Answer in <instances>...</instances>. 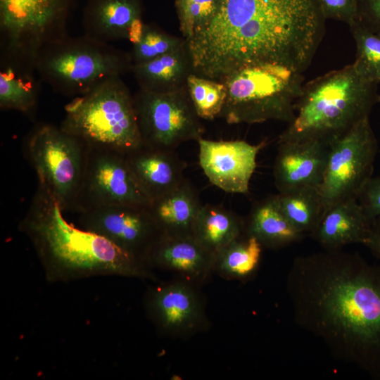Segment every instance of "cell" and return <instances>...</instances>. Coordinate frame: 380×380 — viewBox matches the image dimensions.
<instances>
[{
    "label": "cell",
    "mask_w": 380,
    "mask_h": 380,
    "mask_svg": "<svg viewBox=\"0 0 380 380\" xmlns=\"http://www.w3.org/2000/svg\"><path fill=\"white\" fill-rule=\"evenodd\" d=\"M372 225L357 199L351 198L326 210L311 235L324 249L338 250L353 243L364 245Z\"/></svg>",
    "instance_id": "cell-19"
},
{
    "label": "cell",
    "mask_w": 380,
    "mask_h": 380,
    "mask_svg": "<svg viewBox=\"0 0 380 380\" xmlns=\"http://www.w3.org/2000/svg\"><path fill=\"white\" fill-rule=\"evenodd\" d=\"M131 71L141 89L167 91L186 86L187 78L193 73L186 42L175 51L132 65Z\"/></svg>",
    "instance_id": "cell-23"
},
{
    "label": "cell",
    "mask_w": 380,
    "mask_h": 380,
    "mask_svg": "<svg viewBox=\"0 0 380 380\" xmlns=\"http://www.w3.org/2000/svg\"><path fill=\"white\" fill-rule=\"evenodd\" d=\"M79 215L82 228L106 238L146 263L147 255L162 236L148 205H104Z\"/></svg>",
    "instance_id": "cell-13"
},
{
    "label": "cell",
    "mask_w": 380,
    "mask_h": 380,
    "mask_svg": "<svg viewBox=\"0 0 380 380\" xmlns=\"http://www.w3.org/2000/svg\"><path fill=\"white\" fill-rule=\"evenodd\" d=\"M302 73L277 63L242 68L222 82L227 96L219 117L228 124L290 122L303 88Z\"/></svg>",
    "instance_id": "cell-7"
},
{
    "label": "cell",
    "mask_w": 380,
    "mask_h": 380,
    "mask_svg": "<svg viewBox=\"0 0 380 380\" xmlns=\"http://www.w3.org/2000/svg\"><path fill=\"white\" fill-rule=\"evenodd\" d=\"M142 144L175 150L182 143L202 138L204 127L187 85L167 91L139 89L133 95Z\"/></svg>",
    "instance_id": "cell-9"
},
{
    "label": "cell",
    "mask_w": 380,
    "mask_h": 380,
    "mask_svg": "<svg viewBox=\"0 0 380 380\" xmlns=\"http://www.w3.org/2000/svg\"><path fill=\"white\" fill-rule=\"evenodd\" d=\"M148 314L162 329L171 332L189 331L201 317L199 299L194 290L182 283L158 286L148 294Z\"/></svg>",
    "instance_id": "cell-18"
},
{
    "label": "cell",
    "mask_w": 380,
    "mask_h": 380,
    "mask_svg": "<svg viewBox=\"0 0 380 380\" xmlns=\"http://www.w3.org/2000/svg\"><path fill=\"white\" fill-rule=\"evenodd\" d=\"M196 186L187 178L175 189L151 201L150 213L162 235L192 236L202 206Z\"/></svg>",
    "instance_id": "cell-22"
},
{
    "label": "cell",
    "mask_w": 380,
    "mask_h": 380,
    "mask_svg": "<svg viewBox=\"0 0 380 380\" xmlns=\"http://www.w3.org/2000/svg\"><path fill=\"white\" fill-rule=\"evenodd\" d=\"M243 224L233 212L220 205H202L196 218L192 236L215 254L242 234Z\"/></svg>",
    "instance_id": "cell-25"
},
{
    "label": "cell",
    "mask_w": 380,
    "mask_h": 380,
    "mask_svg": "<svg viewBox=\"0 0 380 380\" xmlns=\"http://www.w3.org/2000/svg\"><path fill=\"white\" fill-rule=\"evenodd\" d=\"M356 45V70L366 79L380 83V33L375 32L357 19L349 25Z\"/></svg>",
    "instance_id": "cell-29"
},
{
    "label": "cell",
    "mask_w": 380,
    "mask_h": 380,
    "mask_svg": "<svg viewBox=\"0 0 380 380\" xmlns=\"http://www.w3.org/2000/svg\"><path fill=\"white\" fill-rule=\"evenodd\" d=\"M60 126L89 146L127 154L142 144L133 95L121 77L75 97Z\"/></svg>",
    "instance_id": "cell-6"
},
{
    "label": "cell",
    "mask_w": 380,
    "mask_h": 380,
    "mask_svg": "<svg viewBox=\"0 0 380 380\" xmlns=\"http://www.w3.org/2000/svg\"><path fill=\"white\" fill-rule=\"evenodd\" d=\"M61 206L37 186L19 229L30 241L47 281L115 275L150 278L149 266L106 238L69 223Z\"/></svg>",
    "instance_id": "cell-3"
},
{
    "label": "cell",
    "mask_w": 380,
    "mask_h": 380,
    "mask_svg": "<svg viewBox=\"0 0 380 380\" xmlns=\"http://www.w3.org/2000/svg\"><path fill=\"white\" fill-rule=\"evenodd\" d=\"M379 85L360 75L353 63L308 82L278 144L308 139L331 144L369 118L380 101Z\"/></svg>",
    "instance_id": "cell-4"
},
{
    "label": "cell",
    "mask_w": 380,
    "mask_h": 380,
    "mask_svg": "<svg viewBox=\"0 0 380 380\" xmlns=\"http://www.w3.org/2000/svg\"><path fill=\"white\" fill-rule=\"evenodd\" d=\"M283 214L303 235L312 234L323 214L319 186H305L274 195Z\"/></svg>",
    "instance_id": "cell-26"
},
{
    "label": "cell",
    "mask_w": 380,
    "mask_h": 380,
    "mask_svg": "<svg viewBox=\"0 0 380 380\" xmlns=\"http://www.w3.org/2000/svg\"><path fill=\"white\" fill-rule=\"evenodd\" d=\"M317 0H217L186 40L194 74L222 81L246 66L277 63L303 73L324 33Z\"/></svg>",
    "instance_id": "cell-2"
},
{
    "label": "cell",
    "mask_w": 380,
    "mask_h": 380,
    "mask_svg": "<svg viewBox=\"0 0 380 380\" xmlns=\"http://www.w3.org/2000/svg\"><path fill=\"white\" fill-rule=\"evenodd\" d=\"M331 144L308 139L279 144L274 167L279 193L305 186H319Z\"/></svg>",
    "instance_id": "cell-15"
},
{
    "label": "cell",
    "mask_w": 380,
    "mask_h": 380,
    "mask_svg": "<svg viewBox=\"0 0 380 380\" xmlns=\"http://www.w3.org/2000/svg\"><path fill=\"white\" fill-rule=\"evenodd\" d=\"M364 246L380 260V218L372 221L370 234Z\"/></svg>",
    "instance_id": "cell-34"
},
{
    "label": "cell",
    "mask_w": 380,
    "mask_h": 380,
    "mask_svg": "<svg viewBox=\"0 0 380 380\" xmlns=\"http://www.w3.org/2000/svg\"><path fill=\"white\" fill-rule=\"evenodd\" d=\"M324 19L352 24L357 18L358 0H317Z\"/></svg>",
    "instance_id": "cell-31"
},
{
    "label": "cell",
    "mask_w": 380,
    "mask_h": 380,
    "mask_svg": "<svg viewBox=\"0 0 380 380\" xmlns=\"http://www.w3.org/2000/svg\"><path fill=\"white\" fill-rule=\"evenodd\" d=\"M286 291L298 326L336 359L380 380V265L341 249L299 256Z\"/></svg>",
    "instance_id": "cell-1"
},
{
    "label": "cell",
    "mask_w": 380,
    "mask_h": 380,
    "mask_svg": "<svg viewBox=\"0 0 380 380\" xmlns=\"http://www.w3.org/2000/svg\"><path fill=\"white\" fill-rule=\"evenodd\" d=\"M0 70V108L30 115L37 108L42 81L34 59L3 52Z\"/></svg>",
    "instance_id": "cell-20"
},
{
    "label": "cell",
    "mask_w": 380,
    "mask_h": 380,
    "mask_svg": "<svg viewBox=\"0 0 380 380\" xmlns=\"http://www.w3.org/2000/svg\"><path fill=\"white\" fill-rule=\"evenodd\" d=\"M241 235L215 254L214 267L233 278L251 275L258 267L262 253V246L255 236Z\"/></svg>",
    "instance_id": "cell-27"
},
{
    "label": "cell",
    "mask_w": 380,
    "mask_h": 380,
    "mask_svg": "<svg viewBox=\"0 0 380 380\" xmlns=\"http://www.w3.org/2000/svg\"><path fill=\"white\" fill-rule=\"evenodd\" d=\"M246 234L255 236L262 246L271 248L291 244L304 236L283 214L274 196L267 197L252 208Z\"/></svg>",
    "instance_id": "cell-24"
},
{
    "label": "cell",
    "mask_w": 380,
    "mask_h": 380,
    "mask_svg": "<svg viewBox=\"0 0 380 380\" xmlns=\"http://www.w3.org/2000/svg\"><path fill=\"white\" fill-rule=\"evenodd\" d=\"M199 163L209 181L222 190L246 194L256 167L263 141L251 144L245 141H212L200 139Z\"/></svg>",
    "instance_id": "cell-14"
},
{
    "label": "cell",
    "mask_w": 380,
    "mask_h": 380,
    "mask_svg": "<svg viewBox=\"0 0 380 380\" xmlns=\"http://www.w3.org/2000/svg\"><path fill=\"white\" fill-rule=\"evenodd\" d=\"M150 203L125 153L88 146L83 179L72 210L80 213L104 205H148Z\"/></svg>",
    "instance_id": "cell-12"
},
{
    "label": "cell",
    "mask_w": 380,
    "mask_h": 380,
    "mask_svg": "<svg viewBox=\"0 0 380 380\" xmlns=\"http://www.w3.org/2000/svg\"><path fill=\"white\" fill-rule=\"evenodd\" d=\"M40 80L68 96L83 95L104 81L131 71L129 53L86 34H67L44 44L34 56Z\"/></svg>",
    "instance_id": "cell-5"
},
{
    "label": "cell",
    "mask_w": 380,
    "mask_h": 380,
    "mask_svg": "<svg viewBox=\"0 0 380 380\" xmlns=\"http://www.w3.org/2000/svg\"><path fill=\"white\" fill-rule=\"evenodd\" d=\"M357 19L370 30L380 33V0H358Z\"/></svg>",
    "instance_id": "cell-33"
},
{
    "label": "cell",
    "mask_w": 380,
    "mask_h": 380,
    "mask_svg": "<svg viewBox=\"0 0 380 380\" xmlns=\"http://www.w3.org/2000/svg\"><path fill=\"white\" fill-rule=\"evenodd\" d=\"M377 151L378 142L369 118L359 122L331 144L319 186L324 213L341 201L357 199L372 177Z\"/></svg>",
    "instance_id": "cell-10"
},
{
    "label": "cell",
    "mask_w": 380,
    "mask_h": 380,
    "mask_svg": "<svg viewBox=\"0 0 380 380\" xmlns=\"http://www.w3.org/2000/svg\"><path fill=\"white\" fill-rule=\"evenodd\" d=\"M186 85L195 110L202 120H212L220 116L227 96L222 82L191 73Z\"/></svg>",
    "instance_id": "cell-28"
},
{
    "label": "cell",
    "mask_w": 380,
    "mask_h": 380,
    "mask_svg": "<svg viewBox=\"0 0 380 380\" xmlns=\"http://www.w3.org/2000/svg\"><path fill=\"white\" fill-rule=\"evenodd\" d=\"M27 151L44 189L65 210H72L85 167L88 145L61 127L43 124L31 133Z\"/></svg>",
    "instance_id": "cell-8"
},
{
    "label": "cell",
    "mask_w": 380,
    "mask_h": 380,
    "mask_svg": "<svg viewBox=\"0 0 380 380\" xmlns=\"http://www.w3.org/2000/svg\"><path fill=\"white\" fill-rule=\"evenodd\" d=\"M357 201L371 220L380 218V176L372 177L367 182Z\"/></svg>",
    "instance_id": "cell-32"
},
{
    "label": "cell",
    "mask_w": 380,
    "mask_h": 380,
    "mask_svg": "<svg viewBox=\"0 0 380 380\" xmlns=\"http://www.w3.org/2000/svg\"><path fill=\"white\" fill-rule=\"evenodd\" d=\"M72 0H0L3 51L34 58L46 43L66 34Z\"/></svg>",
    "instance_id": "cell-11"
},
{
    "label": "cell",
    "mask_w": 380,
    "mask_h": 380,
    "mask_svg": "<svg viewBox=\"0 0 380 380\" xmlns=\"http://www.w3.org/2000/svg\"><path fill=\"white\" fill-rule=\"evenodd\" d=\"M139 0H88L83 11L85 34L107 42L141 38L145 25Z\"/></svg>",
    "instance_id": "cell-16"
},
{
    "label": "cell",
    "mask_w": 380,
    "mask_h": 380,
    "mask_svg": "<svg viewBox=\"0 0 380 380\" xmlns=\"http://www.w3.org/2000/svg\"><path fill=\"white\" fill-rule=\"evenodd\" d=\"M129 167L150 201L175 189L186 178V163L173 149L141 144L127 153Z\"/></svg>",
    "instance_id": "cell-17"
},
{
    "label": "cell",
    "mask_w": 380,
    "mask_h": 380,
    "mask_svg": "<svg viewBox=\"0 0 380 380\" xmlns=\"http://www.w3.org/2000/svg\"><path fill=\"white\" fill-rule=\"evenodd\" d=\"M146 262L182 274L188 277H201L214 267L215 254L203 246L192 236L162 235L149 252Z\"/></svg>",
    "instance_id": "cell-21"
},
{
    "label": "cell",
    "mask_w": 380,
    "mask_h": 380,
    "mask_svg": "<svg viewBox=\"0 0 380 380\" xmlns=\"http://www.w3.org/2000/svg\"><path fill=\"white\" fill-rule=\"evenodd\" d=\"M186 43V40L145 25L139 40L129 53L132 65L145 63L170 51Z\"/></svg>",
    "instance_id": "cell-30"
},
{
    "label": "cell",
    "mask_w": 380,
    "mask_h": 380,
    "mask_svg": "<svg viewBox=\"0 0 380 380\" xmlns=\"http://www.w3.org/2000/svg\"><path fill=\"white\" fill-rule=\"evenodd\" d=\"M379 87H380V83H379Z\"/></svg>",
    "instance_id": "cell-35"
}]
</instances>
